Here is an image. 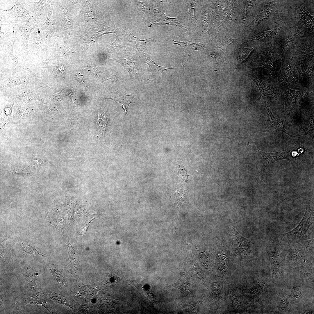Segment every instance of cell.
<instances>
[{"label":"cell","instance_id":"obj_3","mask_svg":"<svg viewBox=\"0 0 314 314\" xmlns=\"http://www.w3.org/2000/svg\"><path fill=\"white\" fill-rule=\"evenodd\" d=\"M270 264L273 271L282 265L286 255L285 251L279 244H269L267 249Z\"/></svg>","mask_w":314,"mask_h":314},{"label":"cell","instance_id":"obj_11","mask_svg":"<svg viewBox=\"0 0 314 314\" xmlns=\"http://www.w3.org/2000/svg\"><path fill=\"white\" fill-rule=\"evenodd\" d=\"M26 279L29 285L30 288L32 290H36L38 288V286L34 275L28 269L26 273Z\"/></svg>","mask_w":314,"mask_h":314},{"label":"cell","instance_id":"obj_14","mask_svg":"<svg viewBox=\"0 0 314 314\" xmlns=\"http://www.w3.org/2000/svg\"><path fill=\"white\" fill-rule=\"evenodd\" d=\"M129 281L131 282V283L132 284H133L137 288L142 294L144 295L149 299H151L152 298L151 297L153 296H152L151 295V293H150L149 291H148L147 290H146L142 286V283L136 280H131Z\"/></svg>","mask_w":314,"mask_h":314},{"label":"cell","instance_id":"obj_4","mask_svg":"<svg viewBox=\"0 0 314 314\" xmlns=\"http://www.w3.org/2000/svg\"><path fill=\"white\" fill-rule=\"evenodd\" d=\"M168 286L169 288H177L186 295H188L191 292V285L189 277L185 273L181 272L178 280L175 283L168 285Z\"/></svg>","mask_w":314,"mask_h":314},{"label":"cell","instance_id":"obj_15","mask_svg":"<svg viewBox=\"0 0 314 314\" xmlns=\"http://www.w3.org/2000/svg\"><path fill=\"white\" fill-rule=\"evenodd\" d=\"M83 68L88 73L97 76L100 72L99 68L95 66H83Z\"/></svg>","mask_w":314,"mask_h":314},{"label":"cell","instance_id":"obj_5","mask_svg":"<svg viewBox=\"0 0 314 314\" xmlns=\"http://www.w3.org/2000/svg\"><path fill=\"white\" fill-rule=\"evenodd\" d=\"M267 110L268 119L276 130L284 132L294 140L295 136L289 134L285 128L283 122L273 114L270 106L267 103L265 105Z\"/></svg>","mask_w":314,"mask_h":314},{"label":"cell","instance_id":"obj_9","mask_svg":"<svg viewBox=\"0 0 314 314\" xmlns=\"http://www.w3.org/2000/svg\"><path fill=\"white\" fill-rule=\"evenodd\" d=\"M255 83L258 87L260 92V95L259 97L256 101H259L263 97L268 95H271L276 97V93L274 91V88H272L269 85H265L263 83L258 81L256 78H251Z\"/></svg>","mask_w":314,"mask_h":314},{"label":"cell","instance_id":"obj_6","mask_svg":"<svg viewBox=\"0 0 314 314\" xmlns=\"http://www.w3.org/2000/svg\"><path fill=\"white\" fill-rule=\"evenodd\" d=\"M109 59L120 64L129 72L131 78L137 72L139 68V65L136 60L129 58L121 59Z\"/></svg>","mask_w":314,"mask_h":314},{"label":"cell","instance_id":"obj_17","mask_svg":"<svg viewBox=\"0 0 314 314\" xmlns=\"http://www.w3.org/2000/svg\"><path fill=\"white\" fill-rule=\"evenodd\" d=\"M29 247H26V248H24V251L26 253L31 254H38L43 256L44 254L41 253L40 252L38 251L35 249L31 246H28Z\"/></svg>","mask_w":314,"mask_h":314},{"label":"cell","instance_id":"obj_7","mask_svg":"<svg viewBox=\"0 0 314 314\" xmlns=\"http://www.w3.org/2000/svg\"><path fill=\"white\" fill-rule=\"evenodd\" d=\"M135 96V95L133 94L127 95L123 94H118L116 96H111L107 98L112 99L121 105L124 110L125 116L129 104L136 100L134 98Z\"/></svg>","mask_w":314,"mask_h":314},{"label":"cell","instance_id":"obj_2","mask_svg":"<svg viewBox=\"0 0 314 314\" xmlns=\"http://www.w3.org/2000/svg\"><path fill=\"white\" fill-rule=\"evenodd\" d=\"M255 148L263 157V163L265 167H267L274 162L278 160L286 159L292 160L296 156L298 153L294 151L292 147L286 149L273 153L263 152L258 149Z\"/></svg>","mask_w":314,"mask_h":314},{"label":"cell","instance_id":"obj_10","mask_svg":"<svg viewBox=\"0 0 314 314\" xmlns=\"http://www.w3.org/2000/svg\"><path fill=\"white\" fill-rule=\"evenodd\" d=\"M25 302L26 304H41L49 311V310L44 296L40 292L35 293L31 297L27 298L25 299Z\"/></svg>","mask_w":314,"mask_h":314},{"label":"cell","instance_id":"obj_12","mask_svg":"<svg viewBox=\"0 0 314 314\" xmlns=\"http://www.w3.org/2000/svg\"><path fill=\"white\" fill-rule=\"evenodd\" d=\"M51 272L55 279L61 286H64L65 284V280L62 273L52 267L50 268Z\"/></svg>","mask_w":314,"mask_h":314},{"label":"cell","instance_id":"obj_8","mask_svg":"<svg viewBox=\"0 0 314 314\" xmlns=\"http://www.w3.org/2000/svg\"><path fill=\"white\" fill-rule=\"evenodd\" d=\"M252 50L253 48L248 47L239 48L233 52V56L238 64L237 68L247 60L249 54Z\"/></svg>","mask_w":314,"mask_h":314},{"label":"cell","instance_id":"obj_1","mask_svg":"<svg viewBox=\"0 0 314 314\" xmlns=\"http://www.w3.org/2000/svg\"><path fill=\"white\" fill-rule=\"evenodd\" d=\"M314 221V212L307 204L303 217L298 225L289 232L277 235V238L279 240L289 243H298L308 239L307 233Z\"/></svg>","mask_w":314,"mask_h":314},{"label":"cell","instance_id":"obj_13","mask_svg":"<svg viewBox=\"0 0 314 314\" xmlns=\"http://www.w3.org/2000/svg\"><path fill=\"white\" fill-rule=\"evenodd\" d=\"M98 123L100 128L99 130L104 131L107 122V116L102 111H100L98 113Z\"/></svg>","mask_w":314,"mask_h":314},{"label":"cell","instance_id":"obj_16","mask_svg":"<svg viewBox=\"0 0 314 314\" xmlns=\"http://www.w3.org/2000/svg\"><path fill=\"white\" fill-rule=\"evenodd\" d=\"M75 79L85 86H88V82L83 76L80 73H76L75 76Z\"/></svg>","mask_w":314,"mask_h":314}]
</instances>
